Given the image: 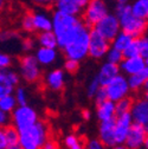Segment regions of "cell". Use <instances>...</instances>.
<instances>
[{
    "label": "cell",
    "instance_id": "cell-10",
    "mask_svg": "<svg viewBox=\"0 0 148 149\" xmlns=\"http://www.w3.org/2000/svg\"><path fill=\"white\" fill-rule=\"evenodd\" d=\"M110 47V42L107 40L101 34H98L94 29L89 33V44H88V56L94 59H102L107 51Z\"/></svg>",
    "mask_w": 148,
    "mask_h": 149
},
{
    "label": "cell",
    "instance_id": "cell-24",
    "mask_svg": "<svg viewBox=\"0 0 148 149\" xmlns=\"http://www.w3.org/2000/svg\"><path fill=\"white\" fill-rule=\"evenodd\" d=\"M36 42L38 43L39 46H43V47L57 49V38H56V36H54V33L51 30L38 32V36H37V38H36Z\"/></svg>",
    "mask_w": 148,
    "mask_h": 149
},
{
    "label": "cell",
    "instance_id": "cell-25",
    "mask_svg": "<svg viewBox=\"0 0 148 149\" xmlns=\"http://www.w3.org/2000/svg\"><path fill=\"white\" fill-rule=\"evenodd\" d=\"M133 39L134 38H132V37L129 36L128 33H126L123 31H120L113 38V40L110 42V46L114 47V49H117L120 51H123Z\"/></svg>",
    "mask_w": 148,
    "mask_h": 149
},
{
    "label": "cell",
    "instance_id": "cell-12",
    "mask_svg": "<svg viewBox=\"0 0 148 149\" xmlns=\"http://www.w3.org/2000/svg\"><path fill=\"white\" fill-rule=\"evenodd\" d=\"M19 81L20 76L15 71L10 69L0 70V98L13 94L14 89L19 84Z\"/></svg>",
    "mask_w": 148,
    "mask_h": 149
},
{
    "label": "cell",
    "instance_id": "cell-31",
    "mask_svg": "<svg viewBox=\"0 0 148 149\" xmlns=\"http://www.w3.org/2000/svg\"><path fill=\"white\" fill-rule=\"evenodd\" d=\"M13 96L17 101V104L18 105H24V104H27V101H29V96H27V91L25 90V88L23 86H17L13 91Z\"/></svg>",
    "mask_w": 148,
    "mask_h": 149
},
{
    "label": "cell",
    "instance_id": "cell-22",
    "mask_svg": "<svg viewBox=\"0 0 148 149\" xmlns=\"http://www.w3.org/2000/svg\"><path fill=\"white\" fill-rule=\"evenodd\" d=\"M147 81H148V66L145 68L142 71H140L138 73L127 76L128 86H129V89L133 90V91H139L143 86L148 85Z\"/></svg>",
    "mask_w": 148,
    "mask_h": 149
},
{
    "label": "cell",
    "instance_id": "cell-15",
    "mask_svg": "<svg viewBox=\"0 0 148 149\" xmlns=\"http://www.w3.org/2000/svg\"><path fill=\"white\" fill-rule=\"evenodd\" d=\"M147 59H145L141 56H134V57H127L121 61L119 64L120 71H122L126 76L134 74L140 71H142L145 68H147Z\"/></svg>",
    "mask_w": 148,
    "mask_h": 149
},
{
    "label": "cell",
    "instance_id": "cell-44",
    "mask_svg": "<svg viewBox=\"0 0 148 149\" xmlns=\"http://www.w3.org/2000/svg\"><path fill=\"white\" fill-rule=\"evenodd\" d=\"M31 1L39 6V7H50V6H53V1L52 0H31Z\"/></svg>",
    "mask_w": 148,
    "mask_h": 149
},
{
    "label": "cell",
    "instance_id": "cell-33",
    "mask_svg": "<svg viewBox=\"0 0 148 149\" xmlns=\"http://www.w3.org/2000/svg\"><path fill=\"white\" fill-rule=\"evenodd\" d=\"M122 53H123V58L134 57V56H140L139 54V47H138V40H136V38H134L131 43L128 44V46L122 51Z\"/></svg>",
    "mask_w": 148,
    "mask_h": 149
},
{
    "label": "cell",
    "instance_id": "cell-36",
    "mask_svg": "<svg viewBox=\"0 0 148 149\" xmlns=\"http://www.w3.org/2000/svg\"><path fill=\"white\" fill-rule=\"evenodd\" d=\"M100 86H101V85H100L97 78L94 77V78L90 81V83L88 84V86H87V95H88V97H89V98L94 97V95L96 94V91L100 89Z\"/></svg>",
    "mask_w": 148,
    "mask_h": 149
},
{
    "label": "cell",
    "instance_id": "cell-46",
    "mask_svg": "<svg viewBox=\"0 0 148 149\" xmlns=\"http://www.w3.org/2000/svg\"><path fill=\"white\" fill-rule=\"evenodd\" d=\"M5 149H23V148H22V146H20V142H19V141H13V142L6 143Z\"/></svg>",
    "mask_w": 148,
    "mask_h": 149
},
{
    "label": "cell",
    "instance_id": "cell-19",
    "mask_svg": "<svg viewBox=\"0 0 148 149\" xmlns=\"http://www.w3.org/2000/svg\"><path fill=\"white\" fill-rule=\"evenodd\" d=\"M34 57L37 59V62L39 63L40 66H50L52 65L58 58V53H57V49L53 47H43L39 46L36 50Z\"/></svg>",
    "mask_w": 148,
    "mask_h": 149
},
{
    "label": "cell",
    "instance_id": "cell-7",
    "mask_svg": "<svg viewBox=\"0 0 148 149\" xmlns=\"http://www.w3.org/2000/svg\"><path fill=\"white\" fill-rule=\"evenodd\" d=\"M19 70L20 74L19 76L30 84L37 83L42 78V69L39 63L37 62L34 54H25L19 61Z\"/></svg>",
    "mask_w": 148,
    "mask_h": 149
},
{
    "label": "cell",
    "instance_id": "cell-11",
    "mask_svg": "<svg viewBox=\"0 0 148 149\" xmlns=\"http://www.w3.org/2000/svg\"><path fill=\"white\" fill-rule=\"evenodd\" d=\"M147 127L133 123L126 136L123 144L128 149H142L147 144Z\"/></svg>",
    "mask_w": 148,
    "mask_h": 149
},
{
    "label": "cell",
    "instance_id": "cell-50",
    "mask_svg": "<svg viewBox=\"0 0 148 149\" xmlns=\"http://www.w3.org/2000/svg\"><path fill=\"white\" fill-rule=\"evenodd\" d=\"M52 1H53V5H54V3H56V1H58V0H52Z\"/></svg>",
    "mask_w": 148,
    "mask_h": 149
},
{
    "label": "cell",
    "instance_id": "cell-32",
    "mask_svg": "<svg viewBox=\"0 0 148 149\" xmlns=\"http://www.w3.org/2000/svg\"><path fill=\"white\" fill-rule=\"evenodd\" d=\"M138 40V47H139V54L141 57H143L145 59L148 58V38L147 36L143 34L139 38H136Z\"/></svg>",
    "mask_w": 148,
    "mask_h": 149
},
{
    "label": "cell",
    "instance_id": "cell-42",
    "mask_svg": "<svg viewBox=\"0 0 148 149\" xmlns=\"http://www.w3.org/2000/svg\"><path fill=\"white\" fill-rule=\"evenodd\" d=\"M40 149H61V146H59V143L57 142V140L49 137V139L43 143V146H42Z\"/></svg>",
    "mask_w": 148,
    "mask_h": 149
},
{
    "label": "cell",
    "instance_id": "cell-28",
    "mask_svg": "<svg viewBox=\"0 0 148 149\" xmlns=\"http://www.w3.org/2000/svg\"><path fill=\"white\" fill-rule=\"evenodd\" d=\"M17 105L18 104H17V101H15L13 94L6 95V96L0 98V110L5 111V113H7V114H11L12 111L15 109Z\"/></svg>",
    "mask_w": 148,
    "mask_h": 149
},
{
    "label": "cell",
    "instance_id": "cell-8",
    "mask_svg": "<svg viewBox=\"0 0 148 149\" xmlns=\"http://www.w3.org/2000/svg\"><path fill=\"white\" fill-rule=\"evenodd\" d=\"M104 89L107 92V98L113 102H117V101L129 96V92H131V89H129L128 82H127V76L121 74V73L116 74V76L104 86Z\"/></svg>",
    "mask_w": 148,
    "mask_h": 149
},
{
    "label": "cell",
    "instance_id": "cell-41",
    "mask_svg": "<svg viewBox=\"0 0 148 149\" xmlns=\"http://www.w3.org/2000/svg\"><path fill=\"white\" fill-rule=\"evenodd\" d=\"M92 98L95 100L96 104H98V103H101V102L108 100V98H107V92H105L104 86H100V89L96 91V94L94 95V97H92Z\"/></svg>",
    "mask_w": 148,
    "mask_h": 149
},
{
    "label": "cell",
    "instance_id": "cell-3",
    "mask_svg": "<svg viewBox=\"0 0 148 149\" xmlns=\"http://www.w3.org/2000/svg\"><path fill=\"white\" fill-rule=\"evenodd\" d=\"M18 134L23 149H40L43 143L50 137V127L47 122L38 120L31 127L18 132Z\"/></svg>",
    "mask_w": 148,
    "mask_h": 149
},
{
    "label": "cell",
    "instance_id": "cell-6",
    "mask_svg": "<svg viewBox=\"0 0 148 149\" xmlns=\"http://www.w3.org/2000/svg\"><path fill=\"white\" fill-rule=\"evenodd\" d=\"M10 115H11V123L18 132L31 127L39 120L38 113L29 104L17 105Z\"/></svg>",
    "mask_w": 148,
    "mask_h": 149
},
{
    "label": "cell",
    "instance_id": "cell-18",
    "mask_svg": "<svg viewBox=\"0 0 148 149\" xmlns=\"http://www.w3.org/2000/svg\"><path fill=\"white\" fill-rule=\"evenodd\" d=\"M120 72L121 71H120V68L117 64H113L110 62H104V64H102V66L100 68V71L97 73L96 78L101 86H105Z\"/></svg>",
    "mask_w": 148,
    "mask_h": 149
},
{
    "label": "cell",
    "instance_id": "cell-26",
    "mask_svg": "<svg viewBox=\"0 0 148 149\" xmlns=\"http://www.w3.org/2000/svg\"><path fill=\"white\" fill-rule=\"evenodd\" d=\"M132 13L142 19L148 18V0H134L133 4H131Z\"/></svg>",
    "mask_w": 148,
    "mask_h": 149
},
{
    "label": "cell",
    "instance_id": "cell-38",
    "mask_svg": "<svg viewBox=\"0 0 148 149\" xmlns=\"http://www.w3.org/2000/svg\"><path fill=\"white\" fill-rule=\"evenodd\" d=\"M36 44H37L36 39H33L32 37H26V38L22 42V49H23L24 52L30 53L36 47Z\"/></svg>",
    "mask_w": 148,
    "mask_h": 149
},
{
    "label": "cell",
    "instance_id": "cell-45",
    "mask_svg": "<svg viewBox=\"0 0 148 149\" xmlns=\"http://www.w3.org/2000/svg\"><path fill=\"white\" fill-rule=\"evenodd\" d=\"M6 147V136L4 128H0V149H5Z\"/></svg>",
    "mask_w": 148,
    "mask_h": 149
},
{
    "label": "cell",
    "instance_id": "cell-16",
    "mask_svg": "<svg viewBox=\"0 0 148 149\" xmlns=\"http://www.w3.org/2000/svg\"><path fill=\"white\" fill-rule=\"evenodd\" d=\"M114 125H115V118L108 120V121H101L100 122L98 140L107 148H113L116 144L115 134H114Z\"/></svg>",
    "mask_w": 148,
    "mask_h": 149
},
{
    "label": "cell",
    "instance_id": "cell-5",
    "mask_svg": "<svg viewBox=\"0 0 148 149\" xmlns=\"http://www.w3.org/2000/svg\"><path fill=\"white\" fill-rule=\"evenodd\" d=\"M109 7L110 0H89L81 13V19L88 27H92L100 19L109 13Z\"/></svg>",
    "mask_w": 148,
    "mask_h": 149
},
{
    "label": "cell",
    "instance_id": "cell-17",
    "mask_svg": "<svg viewBox=\"0 0 148 149\" xmlns=\"http://www.w3.org/2000/svg\"><path fill=\"white\" fill-rule=\"evenodd\" d=\"M46 88L52 91H61L65 85V72L62 69H53L46 73L44 78Z\"/></svg>",
    "mask_w": 148,
    "mask_h": 149
},
{
    "label": "cell",
    "instance_id": "cell-21",
    "mask_svg": "<svg viewBox=\"0 0 148 149\" xmlns=\"http://www.w3.org/2000/svg\"><path fill=\"white\" fill-rule=\"evenodd\" d=\"M96 116L101 121H108L116 117V111H115V102L105 100L97 104L96 110Z\"/></svg>",
    "mask_w": 148,
    "mask_h": 149
},
{
    "label": "cell",
    "instance_id": "cell-20",
    "mask_svg": "<svg viewBox=\"0 0 148 149\" xmlns=\"http://www.w3.org/2000/svg\"><path fill=\"white\" fill-rule=\"evenodd\" d=\"M32 13V22L34 32H43L49 31L52 27L51 23V15L45 11H34Z\"/></svg>",
    "mask_w": 148,
    "mask_h": 149
},
{
    "label": "cell",
    "instance_id": "cell-48",
    "mask_svg": "<svg viewBox=\"0 0 148 149\" xmlns=\"http://www.w3.org/2000/svg\"><path fill=\"white\" fill-rule=\"evenodd\" d=\"M6 5H7V0H0V14L6 8Z\"/></svg>",
    "mask_w": 148,
    "mask_h": 149
},
{
    "label": "cell",
    "instance_id": "cell-9",
    "mask_svg": "<svg viewBox=\"0 0 148 149\" xmlns=\"http://www.w3.org/2000/svg\"><path fill=\"white\" fill-rule=\"evenodd\" d=\"M92 29L109 42H112L114 37L121 31L117 17L114 13H110V12L105 14L102 19H100L92 26Z\"/></svg>",
    "mask_w": 148,
    "mask_h": 149
},
{
    "label": "cell",
    "instance_id": "cell-29",
    "mask_svg": "<svg viewBox=\"0 0 148 149\" xmlns=\"http://www.w3.org/2000/svg\"><path fill=\"white\" fill-rule=\"evenodd\" d=\"M132 104H133V100L127 96L117 102H115V111H116V116L117 115H122V114H126V113H129L131 111V108H132Z\"/></svg>",
    "mask_w": 148,
    "mask_h": 149
},
{
    "label": "cell",
    "instance_id": "cell-14",
    "mask_svg": "<svg viewBox=\"0 0 148 149\" xmlns=\"http://www.w3.org/2000/svg\"><path fill=\"white\" fill-rule=\"evenodd\" d=\"M129 114L132 116L133 123H138L141 125H148V101L147 98H140L133 101L132 108Z\"/></svg>",
    "mask_w": 148,
    "mask_h": 149
},
{
    "label": "cell",
    "instance_id": "cell-39",
    "mask_svg": "<svg viewBox=\"0 0 148 149\" xmlns=\"http://www.w3.org/2000/svg\"><path fill=\"white\" fill-rule=\"evenodd\" d=\"M11 65H12V58H11V56L7 54V53L0 52V70L10 69Z\"/></svg>",
    "mask_w": 148,
    "mask_h": 149
},
{
    "label": "cell",
    "instance_id": "cell-49",
    "mask_svg": "<svg viewBox=\"0 0 148 149\" xmlns=\"http://www.w3.org/2000/svg\"><path fill=\"white\" fill-rule=\"evenodd\" d=\"M75 1L78 4V6H80V7L84 8V7H85V5L89 3V0H75ZM82 11H83V10H82Z\"/></svg>",
    "mask_w": 148,
    "mask_h": 149
},
{
    "label": "cell",
    "instance_id": "cell-34",
    "mask_svg": "<svg viewBox=\"0 0 148 149\" xmlns=\"http://www.w3.org/2000/svg\"><path fill=\"white\" fill-rule=\"evenodd\" d=\"M22 29L26 33H33L34 32L33 22H32V13L31 12H27L22 18Z\"/></svg>",
    "mask_w": 148,
    "mask_h": 149
},
{
    "label": "cell",
    "instance_id": "cell-27",
    "mask_svg": "<svg viewBox=\"0 0 148 149\" xmlns=\"http://www.w3.org/2000/svg\"><path fill=\"white\" fill-rule=\"evenodd\" d=\"M64 146L66 149H84V143L76 134H69L64 137Z\"/></svg>",
    "mask_w": 148,
    "mask_h": 149
},
{
    "label": "cell",
    "instance_id": "cell-13",
    "mask_svg": "<svg viewBox=\"0 0 148 149\" xmlns=\"http://www.w3.org/2000/svg\"><path fill=\"white\" fill-rule=\"evenodd\" d=\"M133 124V120L129 113L117 115L115 117V125H114V134L116 144H123L126 136Z\"/></svg>",
    "mask_w": 148,
    "mask_h": 149
},
{
    "label": "cell",
    "instance_id": "cell-35",
    "mask_svg": "<svg viewBox=\"0 0 148 149\" xmlns=\"http://www.w3.org/2000/svg\"><path fill=\"white\" fill-rule=\"evenodd\" d=\"M19 33L13 31V30H4L0 31V42L3 43H7V42H12L15 39H19Z\"/></svg>",
    "mask_w": 148,
    "mask_h": 149
},
{
    "label": "cell",
    "instance_id": "cell-4",
    "mask_svg": "<svg viewBox=\"0 0 148 149\" xmlns=\"http://www.w3.org/2000/svg\"><path fill=\"white\" fill-rule=\"evenodd\" d=\"M89 33L90 27L87 25L80 31V33L69 43L64 49V56L68 59H73L82 62L88 57V44H89Z\"/></svg>",
    "mask_w": 148,
    "mask_h": 149
},
{
    "label": "cell",
    "instance_id": "cell-1",
    "mask_svg": "<svg viewBox=\"0 0 148 149\" xmlns=\"http://www.w3.org/2000/svg\"><path fill=\"white\" fill-rule=\"evenodd\" d=\"M51 31L56 36L57 47H59L61 50H63L69 43H71V40L85 26L80 17L66 14L58 10H54L51 14Z\"/></svg>",
    "mask_w": 148,
    "mask_h": 149
},
{
    "label": "cell",
    "instance_id": "cell-2",
    "mask_svg": "<svg viewBox=\"0 0 148 149\" xmlns=\"http://www.w3.org/2000/svg\"><path fill=\"white\" fill-rule=\"evenodd\" d=\"M114 14L117 17L121 31L128 33L132 38L146 34L147 31V19L138 18L132 13L131 4H116Z\"/></svg>",
    "mask_w": 148,
    "mask_h": 149
},
{
    "label": "cell",
    "instance_id": "cell-30",
    "mask_svg": "<svg viewBox=\"0 0 148 149\" xmlns=\"http://www.w3.org/2000/svg\"><path fill=\"white\" fill-rule=\"evenodd\" d=\"M104 57L107 58V62H110V63H113V64H117L119 65L121 63V61L123 59V53H122V51H120L117 49H114V47L110 46L109 50L107 51Z\"/></svg>",
    "mask_w": 148,
    "mask_h": 149
},
{
    "label": "cell",
    "instance_id": "cell-37",
    "mask_svg": "<svg viewBox=\"0 0 148 149\" xmlns=\"http://www.w3.org/2000/svg\"><path fill=\"white\" fill-rule=\"evenodd\" d=\"M78 68H80V62L66 58V61L64 63V71H66L68 73H75V72H77Z\"/></svg>",
    "mask_w": 148,
    "mask_h": 149
},
{
    "label": "cell",
    "instance_id": "cell-43",
    "mask_svg": "<svg viewBox=\"0 0 148 149\" xmlns=\"http://www.w3.org/2000/svg\"><path fill=\"white\" fill-rule=\"evenodd\" d=\"M8 124H11V115L0 110V128H5Z\"/></svg>",
    "mask_w": 148,
    "mask_h": 149
},
{
    "label": "cell",
    "instance_id": "cell-40",
    "mask_svg": "<svg viewBox=\"0 0 148 149\" xmlns=\"http://www.w3.org/2000/svg\"><path fill=\"white\" fill-rule=\"evenodd\" d=\"M84 149H107V147L98 139H91L85 143Z\"/></svg>",
    "mask_w": 148,
    "mask_h": 149
},
{
    "label": "cell",
    "instance_id": "cell-47",
    "mask_svg": "<svg viewBox=\"0 0 148 149\" xmlns=\"http://www.w3.org/2000/svg\"><path fill=\"white\" fill-rule=\"evenodd\" d=\"M82 116H83V118L85 120V121H89L90 118H91V113L89 110H83L82 111Z\"/></svg>",
    "mask_w": 148,
    "mask_h": 149
},
{
    "label": "cell",
    "instance_id": "cell-23",
    "mask_svg": "<svg viewBox=\"0 0 148 149\" xmlns=\"http://www.w3.org/2000/svg\"><path fill=\"white\" fill-rule=\"evenodd\" d=\"M56 10L66 13V14H71V15H77L80 17L82 13V7L78 6V4L75 0H58V1L54 3Z\"/></svg>",
    "mask_w": 148,
    "mask_h": 149
},
{
    "label": "cell",
    "instance_id": "cell-51",
    "mask_svg": "<svg viewBox=\"0 0 148 149\" xmlns=\"http://www.w3.org/2000/svg\"><path fill=\"white\" fill-rule=\"evenodd\" d=\"M127 149H128V148H127Z\"/></svg>",
    "mask_w": 148,
    "mask_h": 149
}]
</instances>
